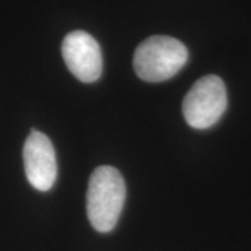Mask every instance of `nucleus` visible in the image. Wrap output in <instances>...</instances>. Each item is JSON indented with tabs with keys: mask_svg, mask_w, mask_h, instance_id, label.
I'll return each instance as SVG.
<instances>
[{
	"mask_svg": "<svg viewBox=\"0 0 251 251\" xmlns=\"http://www.w3.org/2000/svg\"><path fill=\"white\" fill-rule=\"evenodd\" d=\"M23 156L29 184L39 191L53 187L57 177L56 153L50 140L44 133L31 130L24 144Z\"/></svg>",
	"mask_w": 251,
	"mask_h": 251,
	"instance_id": "39448f33",
	"label": "nucleus"
},
{
	"mask_svg": "<svg viewBox=\"0 0 251 251\" xmlns=\"http://www.w3.org/2000/svg\"><path fill=\"white\" fill-rule=\"evenodd\" d=\"M62 54L67 69L82 82H94L102 74V52L94 36L73 31L63 39Z\"/></svg>",
	"mask_w": 251,
	"mask_h": 251,
	"instance_id": "20e7f679",
	"label": "nucleus"
},
{
	"mask_svg": "<svg viewBox=\"0 0 251 251\" xmlns=\"http://www.w3.org/2000/svg\"><path fill=\"white\" fill-rule=\"evenodd\" d=\"M187 48L179 39L153 35L137 46L133 66L141 80L161 82L176 75L187 63Z\"/></svg>",
	"mask_w": 251,
	"mask_h": 251,
	"instance_id": "f03ea898",
	"label": "nucleus"
},
{
	"mask_svg": "<svg viewBox=\"0 0 251 251\" xmlns=\"http://www.w3.org/2000/svg\"><path fill=\"white\" fill-rule=\"evenodd\" d=\"M227 106V94L222 78L205 75L194 82L183 100V116L193 128L204 130L222 117Z\"/></svg>",
	"mask_w": 251,
	"mask_h": 251,
	"instance_id": "7ed1b4c3",
	"label": "nucleus"
},
{
	"mask_svg": "<svg viewBox=\"0 0 251 251\" xmlns=\"http://www.w3.org/2000/svg\"><path fill=\"white\" fill-rule=\"evenodd\" d=\"M126 200V184L120 172L112 166H99L91 175L87 190V214L91 225L108 233L120 218Z\"/></svg>",
	"mask_w": 251,
	"mask_h": 251,
	"instance_id": "f257e3e1",
	"label": "nucleus"
}]
</instances>
